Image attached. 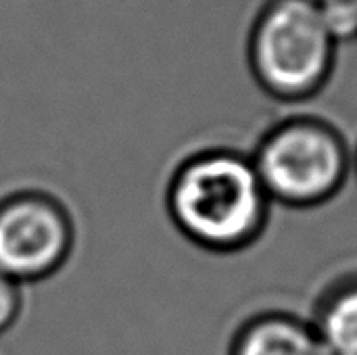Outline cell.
I'll list each match as a JSON object with an SVG mask.
<instances>
[{
  "mask_svg": "<svg viewBox=\"0 0 357 355\" xmlns=\"http://www.w3.org/2000/svg\"><path fill=\"white\" fill-rule=\"evenodd\" d=\"M75 243V220L56 195L23 188L0 197V274L44 285L67 268Z\"/></svg>",
  "mask_w": 357,
  "mask_h": 355,
  "instance_id": "4",
  "label": "cell"
},
{
  "mask_svg": "<svg viewBox=\"0 0 357 355\" xmlns=\"http://www.w3.org/2000/svg\"><path fill=\"white\" fill-rule=\"evenodd\" d=\"M270 205L251 157L230 149L190 155L174 169L165 190L172 224L211 253L251 247L268 226Z\"/></svg>",
  "mask_w": 357,
  "mask_h": 355,
  "instance_id": "1",
  "label": "cell"
},
{
  "mask_svg": "<svg viewBox=\"0 0 357 355\" xmlns=\"http://www.w3.org/2000/svg\"><path fill=\"white\" fill-rule=\"evenodd\" d=\"M314 4L339 44L357 38V0H314Z\"/></svg>",
  "mask_w": 357,
  "mask_h": 355,
  "instance_id": "7",
  "label": "cell"
},
{
  "mask_svg": "<svg viewBox=\"0 0 357 355\" xmlns=\"http://www.w3.org/2000/svg\"><path fill=\"white\" fill-rule=\"evenodd\" d=\"M226 355H331L310 320L268 310L238 324Z\"/></svg>",
  "mask_w": 357,
  "mask_h": 355,
  "instance_id": "5",
  "label": "cell"
},
{
  "mask_svg": "<svg viewBox=\"0 0 357 355\" xmlns=\"http://www.w3.org/2000/svg\"><path fill=\"white\" fill-rule=\"evenodd\" d=\"M25 301V287L0 274V337L6 335L19 320Z\"/></svg>",
  "mask_w": 357,
  "mask_h": 355,
  "instance_id": "8",
  "label": "cell"
},
{
  "mask_svg": "<svg viewBox=\"0 0 357 355\" xmlns=\"http://www.w3.org/2000/svg\"><path fill=\"white\" fill-rule=\"evenodd\" d=\"M351 169L356 172V176H357V149L351 153Z\"/></svg>",
  "mask_w": 357,
  "mask_h": 355,
  "instance_id": "9",
  "label": "cell"
},
{
  "mask_svg": "<svg viewBox=\"0 0 357 355\" xmlns=\"http://www.w3.org/2000/svg\"><path fill=\"white\" fill-rule=\"evenodd\" d=\"M251 161L270 203L293 209H312L331 201L351 174L345 138L316 117H291L270 128Z\"/></svg>",
  "mask_w": 357,
  "mask_h": 355,
  "instance_id": "3",
  "label": "cell"
},
{
  "mask_svg": "<svg viewBox=\"0 0 357 355\" xmlns=\"http://www.w3.org/2000/svg\"><path fill=\"white\" fill-rule=\"evenodd\" d=\"M331 355H357V274L333 282L310 318Z\"/></svg>",
  "mask_w": 357,
  "mask_h": 355,
  "instance_id": "6",
  "label": "cell"
},
{
  "mask_svg": "<svg viewBox=\"0 0 357 355\" xmlns=\"http://www.w3.org/2000/svg\"><path fill=\"white\" fill-rule=\"evenodd\" d=\"M337 46L314 0H268L251 25L247 56L272 98L301 103L331 80Z\"/></svg>",
  "mask_w": 357,
  "mask_h": 355,
  "instance_id": "2",
  "label": "cell"
}]
</instances>
